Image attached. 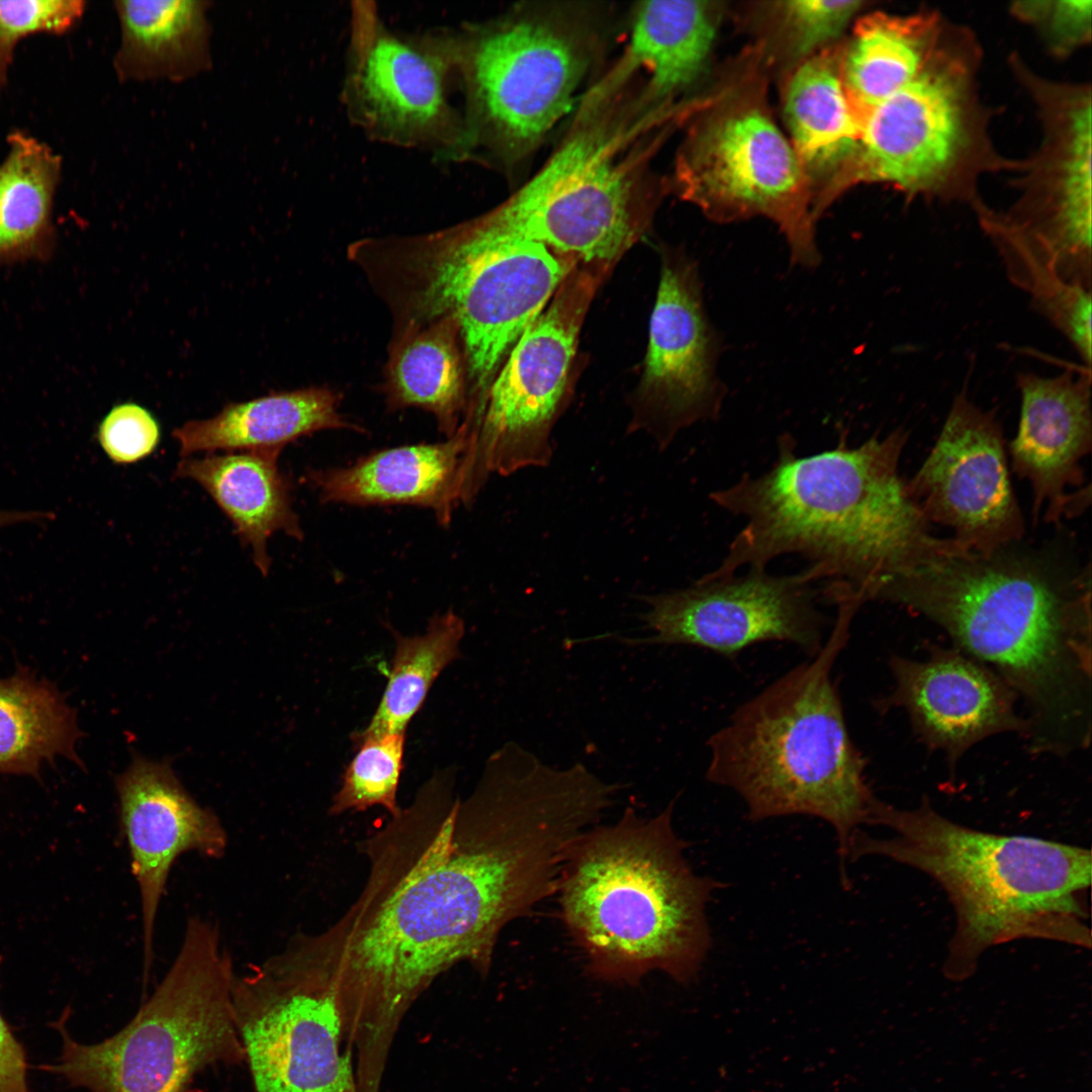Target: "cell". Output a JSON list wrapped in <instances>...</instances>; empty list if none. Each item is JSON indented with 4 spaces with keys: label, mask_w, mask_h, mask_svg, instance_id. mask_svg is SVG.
<instances>
[{
    "label": "cell",
    "mask_w": 1092,
    "mask_h": 1092,
    "mask_svg": "<svg viewBox=\"0 0 1092 1092\" xmlns=\"http://www.w3.org/2000/svg\"><path fill=\"white\" fill-rule=\"evenodd\" d=\"M452 769L366 842L369 874L331 928L350 1031L392 1043L416 999L469 963L485 976L500 930L556 891L577 820L553 791L511 771L483 772L465 800Z\"/></svg>",
    "instance_id": "6da1fadb"
},
{
    "label": "cell",
    "mask_w": 1092,
    "mask_h": 1092,
    "mask_svg": "<svg viewBox=\"0 0 1092 1092\" xmlns=\"http://www.w3.org/2000/svg\"><path fill=\"white\" fill-rule=\"evenodd\" d=\"M983 50L977 34L937 9L859 16L841 67L844 92L860 126L851 160L823 193L830 205L858 184H885L938 202L982 199L987 175L1018 160L996 148L992 108L981 96Z\"/></svg>",
    "instance_id": "7a4b0ae2"
},
{
    "label": "cell",
    "mask_w": 1092,
    "mask_h": 1092,
    "mask_svg": "<svg viewBox=\"0 0 1092 1092\" xmlns=\"http://www.w3.org/2000/svg\"><path fill=\"white\" fill-rule=\"evenodd\" d=\"M908 438L899 428L851 447L841 433L835 448L798 456L793 437L782 436L767 471L712 492V502L744 526L719 566L702 577L765 569L781 555L798 554L809 560L808 577L824 583L826 600L854 596L866 603L896 576L968 550L934 535L910 496L899 472Z\"/></svg>",
    "instance_id": "3957f363"
},
{
    "label": "cell",
    "mask_w": 1092,
    "mask_h": 1092,
    "mask_svg": "<svg viewBox=\"0 0 1092 1092\" xmlns=\"http://www.w3.org/2000/svg\"><path fill=\"white\" fill-rule=\"evenodd\" d=\"M1090 567L1061 574L1005 549L963 550L892 580L878 599L928 618L956 648L994 670L1025 704L1033 752L1068 755L1091 741Z\"/></svg>",
    "instance_id": "277c9868"
},
{
    "label": "cell",
    "mask_w": 1092,
    "mask_h": 1092,
    "mask_svg": "<svg viewBox=\"0 0 1092 1092\" xmlns=\"http://www.w3.org/2000/svg\"><path fill=\"white\" fill-rule=\"evenodd\" d=\"M872 825L890 837L858 831L849 860L881 855L935 881L954 912L943 971L972 975L993 946L1043 939L1090 948L1087 848L1025 835H1005L957 823L923 798L914 808L879 800Z\"/></svg>",
    "instance_id": "5b68a950"
},
{
    "label": "cell",
    "mask_w": 1092,
    "mask_h": 1092,
    "mask_svg": "<svg viewBox=\"0 0 1092 1092\" xmlns=\"http://www.w3.org/2000/svg\"><path fill=\"white\" fill-rule=\"evenodd\" d=\"M675 800L657 816L628 807L566 848L556 892L593 976L633 985L660 971L694 981L712 945L706 908L718 881L696 875L675 834Z\"/></svg>",
    "instance_id": "8992f818"
},
{
    "label": "cell",
    "mask_w": 1092,
    "mask_h": 1092,
    "mask_svg": "<svg viewBox=\"0 0 1092 1092\" xmlns=\"http://www.w3.org/2000/svg\"><path fill=\"white\" fill-rule=\"evenodd\" d=\"M836 609L819 652L739 705L710 736L706 779L737 793L752 821L789 815L827 821L837 834L846 886L851 840L859 826L872 825L879 798L832 677L856 611Z\"/></svg>",
    "instance_id": "52a82bcc"
},
{
    "label": "cell",
    "mask_w": 1092,
    "mask_h": 1092,
    "mask_svg": "<svg viewBox=\"0 0 1092 1092\" xmlns=\"http://www.w3.org/2000/svg\"><path fill=\"white\" fill-rule=\"evenodd\" d=\"M349 259L389 307L397 332L457 320L475 394L470 406L576 264L484 214L429 234L361 240Z\"/></svg>",
    "instance_id": "ba28073f"
},
{
    "label": "cell",
    "mask_w": 1092,
    "mask_h": 1092,
    "mask_svg": "<svg viewBox=\"0 0 1092 1092\" xmlns=\"http://www.w3.org/2000/svg\"><path fill=\"white\" fill-rule=\"evenodd\" d=\"M618 87L607 79L588 94L555 152L484 213L489 221L575 263L608 265L633 243L655 197L644 135L665 115L618 105Z\"/></svg>",
    "instance_id": "9c48e42d"
},
{
    "label": "cell",
    "mask_w": 1092,
    "mask_h": 1092,
    "mask_svg": "<svg viewBox=\"0 0 1092 1092\" xmlns=\"http://www.w3.org/2000/svg\"><path fill=\"white\" fill-rule=\"evenodd\" d=\"M236 973L215 925L189 918L178 952L132 1019L96 1043H81L55 1023L63 1039L55 1064L39 1067L89 1092H185L216 1064L246 1061L237 1028Z\"/></svg>",
    "instance_id": "30bf717a"
},
{
    "label": "cell",
    "mask_w": 1092,
    "mask_h": 1092,
    "mask_svg": "<svg viewBox=\"0 0 1092 1092\" xmlns=\"http://www.w3.org/2000/svg\"><path fill=\"white\" fill-rule=\"evenodd\" d=\"M765 64L757 41L701 99L677 151L671 185L712 220H772L787 239L793 263L815 267L820 255L812 187L771 116Z\"/></svg>",
    "instance_id": "8fae6325"
},
{
    "label": "cell",
    "mask_w": 1092,
    "mask_h": 1092,
    "mask_svg": "<svg viewBox=\"0 0 1092 1092\" xmlns=\"http://www.w3.org/2000/svg\"><path fill=\"white\" fill-rule=\"evenodd\" d=\"M570 16L524 9L448 33L466 95L469 155L482 147L515 162L569 112L594 51L592 31Z\"/></svg>",
    "instance_id": "7c38bea8"
},
{
    "label": "cell",
    "mask_w": 1092,
    "mask_h": 1092,
    "mask_svg": "<svg viewBox=\"0 0 1092 1092\" xmlns=\"http://www.w3.org/2000/svg\"><path fill=\"white\" fill-rule=\"evenodd\" d=\"M337 958L327 931L298 935L233 986L255 1092H357Z\"/></svg>",
    "instance_id": "4fadbf2b"
},
{
    "label": "cell",
    "mask_w": 1092,
    "mask_h": 1092,
    "mask_svg": "<svg viewBox=\"0 0 1092 1092\" xmlns=\"http://www.w3.org/2000/svg\"><path fill=\"white\" fill-rule=\"evenodd\" d=\"M593 286L589 274L571 272L465 416L470 500L490 474L509 475L550 460V428L565 392Z\"/></svg>",
    "instance_id": "5bb4252c"
},
{
    "label": "cell",
    "mask_w": 1092,
    "mask_h": 1092,
    "mask_svg": "<svg viewBox=\"0 0 1092 1092\" xmlns=\"http://www.w3.org/2000/svg\"><path fill=\"white\" fill-rule=\"evenodd\" d=\"M1008 66L1035 107L1041 136L1018 161L1016 199L998 212L1046 248L1067 282L1091 290V86L1044 77L1018 53Z\"/></svg>",
    "instance_id": "9a60e30c"
},
{
    "label": "cell",
    "mask_w": 1092,
    "mask_h": 1092,
    "mask_svg": "<svg viewBox=\"0 0 1092 1092\" xmlns=\"http://www.w3.org/2000/svg\"><path fill=\"white\" fill-rule=\"evenodd\" d=\"M355 4L344 88L351 117L380 141L468 157L463 116L448 97L455 68L447 35L406 37L371 6Z\"/></svg>",
    "instance_id": "2e32d148"
},
{
    "label": "cell",
    "mask_w": 1092,
    "mask_h": 1092,
    "mask_svg": "<svg viewBox=\"0 0 1092 1092\" xmlns=\"http://www.w3.org/2000/svg\"><path fill=\"white\" fill-rule=\"evenodd\" d=\"M802 570L775 575L749 568L735 574L642 600L640 619L650 634L622 638L637 645H691L732 657L753 644L780 641L809 655L822 648L825 618L817 607L818 589Z\"/></svg>",
    "instance_id": "e0dca14e"
},
{
    "label": "cell",
    "mask_w": 1092,
    "mask_h": 1092,
    "mask_svg": "<svg viewBox=\"0 0 1092 1092\" xmlns=\"http://www.w3.org/2000/svg\"><path fill=\"white\" fill-rule=\"evenodd\" d=\"M907 490L930 524L949 528L968 550L992 554L1024 534L996 414L957 394L941 432Z\"/></svg>",
    "instance_id": "ac0fdd59"
},
{
    "label": "cell",
    "mask_w": 1092,
    "mask_h": 1092,
    "mask_svg": "<svg viewBox=\"0 0 1092 1092\" xmlns=\"http://www.w3.org/2000/svg\"><path fill=\"white\" fill-rule=\"evenodd\" d=\"M120 821L138 885L143 926V982L155 958L158 910L175 860L195 851L221 857L228 835L216 814L199 805L182 786L168 759L132 753L129 766L114 779Z\"/></svg>",
    "instance_id": "d6986e66"
},
{
    "label": "cell",
    "mask_w": 1092,
    "mask_h": 1092,
    "mask_svg": "<svg viewBox=\"0 0 1092 1092\" xmlns=\"http://www.w3.org/2000/svg\"><path fill=\"white\" fill-rule=\"evenodd\" d=\"M719 353L697 267L684 255L670 253L663 260L650 318L642 381L648 403L662 420L660 446L684 427L718 418L725 394L716 371Z\"/></svg>",
    "instance_id": "ffe728a7"
},
{
    "label": "cell",
    "mask_w": 1092,
    "mask_h": 1092,
    "mask_svg": "<svg viewBox=\"0 0 1092 1092\" xmlns=\"http://www.w3.org/2000/svg\"><path fill=\"white\" fill-rule=\"evenodd\" d=\"M894 688L881 711H906L923 743L943 752L951 766L975 744L1000 733L1025 736L1015 693L990 667L960 649L931 646L921 659L893 656Z\"/></svg>",
    "instance_id": "44dd1931"
},
{
    "label": "cell",
    "mask_w": 1092,
    "mask_h": 1092,
    "mask_svg": "<svg viewBox=\"0 0 1092 1092\" xmlns=\"http://www.w3.org/2000/svg\"><path fill=\"white\" fill-rule=\"evenodd\" d=\"M1021 410L1009 445L1013 471L1032 490V518L1058 523L1090 504L1082 459L1092 448L1091 374L1066 370L1044 377L1020 373Z\"/></svg>",
    "instance_id": "7402d4cb"
},
{
    "label": "cell",
    "mask_w": 1092,
    "mask_h": 1092,
    "mask_svg": "<svg viewBox=\"0 0 1092 1092\" xmlns=\"http://www.w3.org/2000/svg\"><path fill=\"white\" fill-rule=\"evenodd\" d=\"M468 451L461 425L445 442L382 450L347 467L309 470L306 479L323 503L417 506L448 526L462 504Z\"/></svg>",
    "instance_id": "603a6c76"
},
{
    "label": "cell",
    "mask_w": 1092,
    "mask_h": 1092,
    "mask_svg": "<svg viewBox=\"0 0 1092 1092\" xmlns=\"http://www.w3.org/2000/svg\"><path fill=\"white\" fill-rule=\"evenodd\" d=\"M281 450L230 451L184 457L174 475L200 485L232 522L261 574L271 568L268 541L277 532L301 540L291 484L278 466Z\"/></svg>",
    "instance_id": "cb8c5ba5"
},
{
    "label": "cell",
    "mask_w": 1092,
    "mask_h": 1092,
    "mask_svg": "<svg viewBox=\"0 0 1092 1092\" xmlns=\"http://www.w3.org/2000/svg\"><path fill=\"white\" fill-rule=\"evenodd\" d=\"M843 50L844 42L833 43L804 60L783 90L790 143L810 181L813 201L851 160L860 140L842 84Z\"/></svg>",
    "instance_id": "d4e9b609"
},
{
    "label": "cell",
    "mask_w": 1092,
    "mask_h": 1092,
    "mask_svg": "<svg viewBox=\"0 0 1092 1092\" xmlns=\"http://www.w3.org/2000/svg\"><path fill=\"white\" fill-rule=\"evenodd\" d=\"M341 395L327 387L273 392L228 403L215 416L184 423L173 432L180 455L276 449L327 429L364 432L339 411Z\"/></svg>",
    "instance_id": "484cf974"
},
{
    "label": "cell",
    "mask_w": 1092,
    "mask_h": 1092,
    "mask_svg": "<svg viewBox=\"0 0 1092 1092\" xmlns=\"http://www.w3.org/2000/svg\"><path fill=\"white\" fill-rule=\"evenodd\" d=\"M722 11V3L714 1L638 4L621 66L630 73L636 68L646 73L641 96L649 105H671L703 74Z\"/></svg>",
    "instance_id": "4316f807"
},
{
    "label": "cell",
    "mask_w": 1092,
    "mask_h": 1092,
    "mask_svg": "<svg viewBox=\"0 0 1092 1092\" xmlns=\"http://www.w3.org/2000/svg\"><path fill=\"white\" fill-rule=\"evenodd\" d=\"M208 1H115L121 41L114 57L120 81H183L211 65Z\"/></svg>",
    "instance_id": "83f0119b"
},
{
    "label": "cell",
    "mask_w": 1092,
    "mask_h": 1092,
    "mask_svg": "<svg viewBox=\"0 0 1092 1092\" xmlns=\"http://www.w3.org/2000/svg\"><path fill=\"white\" fill-rule=\"evenodd\" d=\"M458 322L444 316L397 333L385 383L389 410L417 406L432 413L447 438L461 426L468 396Z\"/></svg>",
    "instance_id": "f1b7e54d"
},
{
    "label": "cell",
    "mask_w": 1092,
    "mask_h": 1092,
    "mask_svg": "<svg viewBox=\"0 0 1092 1092\" xmlns=\"http://www.w3.org/2000/svg\"><path fill=\"white\" fill-rule=\"evenodd\" d=\"M0 164V265L48 261L57 243L53 207L62 158L19 129Z\"/></svg>",
    "instance_id": "f546056e"
},
{
    "label": "cell",
    "mask_w": 1092,
    "mask_h": 1092,
    "mask_svg": "<svg viewBox=\"0 0 1092 1092\" xmlns=\"http://www.w3.org/2000/svg\"><path fill=\"white\" fill-rule=\"evenodd\" d=\"M76 712L51 681L18 665L0 677V774L39 779L44 762L63 756L84 767Z\"/></svg>",
    "instance_id": "4dcf8cb0"
},
{
    "label": "cell",
    "mask_w": 1092,
    "mask_h": 1092,
    "mask_svg": "<svg viewBox=\"0 0 1092 1092\" xmlns=\"http://www.w3.org/2000/svg\"><path fill=\"white\" fill-rule=\"evenodd\" d=\"M972 208L997 249L1011 282L1027 293L1035 309L1071 342L1090 367L1091 290L1067 282L1041 243L1009 224L983 199Z\"/></svg>",
    "instance_id": "1f68e13d"
},
{
    "label": "cell",
    "mask_w": 1092,
    "mask_h": 1092,
    "mask_svg": "<svg viewBox=\"0 0 1092 1092\" xmlns=\"http://www.w3.org/2000/svg\"><path fill=\"white\" fill-rule=\"evenodd\" d=\"M394 654L387 685L362 733L406 732L440 673L461 656L463 620L452 610L431 618L422 635L403 636L391 630Z\"/></svg>",
    "instance_id": "d6a6232c"
},
{
    "label": "cell",
    "mask_w": 1092,
    "mask_h": 1092,
    "mask_svg": "<svg viewBox=\"0 0 1092 1092\" xmlns=\"http://www.w3.org/2000/svg\"><path fill=\"white\" fill-rule=\"evenodd\" d=\"M357 751L345 769L330 813L359 812L380 806L391 816L400 811L397 790L403 769L405 732L352 735Z\"/></svg>",
    "instance_id": "836d02e7"
},
{
    "label": "cell",
    "mask_w": 1092,
    "mask_h": 1092,
    "mask_svg": "<svg viewBox=\"0 0 1092 1092\" xmlns=\"http://www.w3.org/2000/svg\"><path fill=\"white\" fill-rule=\"evenodd\" d=\"M867 2L792 0L767 3L772 47L793 68L820 50L835 43L848 23L864 9Z\"/></svg>",
    "instance_id": "e575fe53"
},
{
    "label": "cell",
    "mask_w": 1092,
    "mask_h": 1092,
    "mask_svg": "<svg viewBox=\"0 0 1092 1092\" xmlns=\"http://www.w3.org/2000/svg\"><path fill=\"white\" fill-rule=\"evenodd\" d=\"M1009 12L1037 33L1054 59L1066 60L1091 42L1090 0L1015 1Z\"/></svg>",
    "instance_id": "d590c367"
},
{
    "label": "cell",
    "mask_w": 1092,
    "mask_h": 1092,
    "mask_svg": "<svg viewBox=\"0 0 1092 1092\" xmlns=\"http://www.w3.org/2000/svg\"><path fill=\"white\" fill-rule=\"evenodd\" d=\"M82 0H0V91L8 82L16 43L36 32L63 33L82 17Z\"/></svg>",
    "instance_id": "8d00e7d4"
},
{
    "label": "cell",
    "mask_w": 1092,
    "mask_h": 1092,
    "mask_svg": "<svg viewBox=\"0 0 1092 1092\" xmlns=\"http://www.w3.org/2000/svg\"><path fill=\"white\" fill-rule=\"evenodd\" d=\"M161 438L160 425L144 406L124 402L114 405L98 427L97 439L116 464H131L150 456Z\"/></svg>",
    "instance_id": "74e56055"
},
{
    "label": "cell",
    "mask_w": 1092,
    "mask_h": 1092,
    "mask_svg": "<svg viewBox=\"0 0 1092 1092\" xmlns=\"http://www.w3.org/2000/svg\"><path fill=\"white\" fill-rule=\"evenodd\" d=\"M26 1071L25 1051L0 1012V1092H29Z\"/></svg>",
    "instance_id": "f35d334b"
},
{
    "label": "cell",
    "mask_w": 1092,
    "mask_h": 1092,
    "mask_svg": "<svg viewBox=\"0 0 1092 1092\" xmlns=\"http://www.w3.org/2000/svg\"><path fill=\"white\" fill-rule=\"evenodd\" d=\"M54 518L53 513L46 511H0V528L23 522H42Z\"/></svg>",
    "instance_id": "ab89813d"
}]
</instances>
